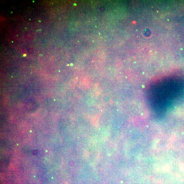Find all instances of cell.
Wrapping results in <instances>:
<instances>
[{
    "label": "cell",
    "instance_id": "6da1fadb",
    "mask_svg": "<svg viewBox=\"0 0 184 184\" xmlns=\"http://www.w3.org/2000/svg\"><path fill=\"white\" fill-rule=\"evenodd\" d=\"M38 153H39V151L37 150H34L32 152V153L34 155H37Z\"/></svg>",
    "mask_w": 184,
    "mask_h": 184
}]
</instances>
